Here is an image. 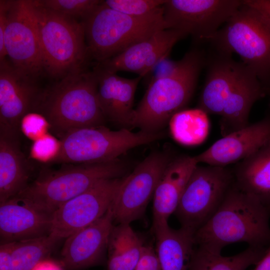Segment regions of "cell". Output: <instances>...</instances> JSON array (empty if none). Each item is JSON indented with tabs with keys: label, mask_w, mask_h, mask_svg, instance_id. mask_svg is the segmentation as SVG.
<instances>
[{
	"label": "cell",
	"mask_w": 270,
	"mask_h": 270,
	"mask_svg": "<svg viewBox=\"0 0 270 270\" xmlns=\"http://www.w3.org/2000/svg\"><path fill=\"white\" fill-rule=\"evenodd\" d=\"M270 208L234 182L214 215L194 234L195 244L221 253L226 246L244 242L249 246H270Z\"/></svg>",
	"instance_id": "cell-1"
},
{
	"label": "cell",
	"mask_w": 270,
	"mask_h": 270,
	"mask_svg": "<svg viewBox=\"0 0 270 270\" xmlns=\"http://www.w3.org/2000/svg\"><path fill=\"white\" fill-rule=\"evenodd\" d=\"M43 114L60 138L76 129L104 126L94 70L72 74L42 91L36 111Z\"/></svg>",
	"instance_id": "cell-2"
},
{
	"label": "cell",
	"mask_w": 270,
	"mask_h": 270,
	"mask_svg": "<svg viewBox=\"0 0 270 270\" xmlns=\"http://www.w3.org/2000/svg\"><path fill=\"white\" fill-rule=\"evenodd\" d=\"M206 62L202 51L192 50L168 75L150 81L134 109L133 128L148 132L162 131L172 116L190 102Z\"/></svg>",
	"instance_id": "cell-3"
},
{
	"label": "cell",
	"mask_w": 270,
	"mask_h": 270,
	"mask_svg": "<svg viewBox=\"0 0 270 270\" xmlns=\"http://www.w3.org/2000/svg\"><path fill=\"white\" fill-rule=\"evenodd\" d=\"M33 2L44 72L58 80L85 70L90 58L84 22Z\"/></svg>",
	"instance_id": "cell-4"
},
{
	"label": "cell",
	"mask_w": 270,
	"mask_h": 270,
	"mask_svg": "<svg viewBox=\"0 0 270 270\" xmlns=\"http://www.w3.org/2000/svg\"><path fill=\"white\" fill-rule=\"evenodd\" d=\"M83 22L90 58L98 62L166 28L163 6L150 14L133 16L108 7L103 0Z\"/></svg>",
	"instance_id": "cell-5"
},
{
	"label": "cell",
	"mask_w": 270,
	"mask_h": 270,
	"mask_svg": "<svg viewBox=\"0 0 270 270\" xmlns=\"http://www.w3.org/2000/svg\"><path fill=\"white\" fill-rule=\"evenodd\" d=\"M218 52L238 54L268 90L270 88V18L242 6L209 40Z\"/></svg>",
	"instance_id": "cell-6"
},
{
	"label": "cell",
	"mask_w": 270,
	"mask_h": 270,
	"mask_svg": "<svg viewBox=\"0 0 270 270\" xmlns=\"http://www.w3.org/2000/svg\"><path fill=\"white\" fill-rule=\"evenodd\" d=\"M126 164L119 158L86 164H66L42 174L18 195L53 213L60 206L100 181L127 174Z\"/></svg>",
	"instance_id": "cell-7"
},
{
	"label": "cell",
	"mask_w": 270,
	"mask_h": 270,
	"mask_svg": "<svg viewBox=\"0 0 270 270\" xmlns=\"http://www.w3.org/2000/svg\"><path fill=\"white\" fill-rule=\"evenodd\" d=\"M166 136L163 131L112 130L105 126L76 129L60 138L61 150L55 162L80 164L108 161L119 158L132 148Z\"/></svg>",
	"instance_id": "cell-8"
},
{
	"label": "cell",
	"mask_w": 270,
	"mask_h": 270,
	"mask_svg": "<svg viewBox=\"0 0 270 270\" xmlns=\"http://www.w3.org/2000/svg\"><path fill=\"white\" fill-rule=\"evenodd\" d=\"M234 182L227 166L197 165L174 212L181 227L194 234L216 212Z\"/></svg>",
	"instance_id": "cell-9"
},
{
	"label": "cell",
	"mask_w": 270,
	"mask_h": 270,
	"mask_svg": "<svg viewBox=\"0 0 270 270\" xmlns=\"http://www.w3.org/2000/svg\"><path fill=\"white\" fill-rule=\"evenodd\" d=\"M6 14L5 47L13 66L36 80L43 72L33 0H0Z\"/></svg>",
	"instance_id": "cell-10"
},
{
	"label": "cell",
	"mask_w": 270,
	"mask_h": 270,
	"mask_svg": "<svg viewBox=\"0 0 270 270\" xmlns=\"http://www.w3.org/2000/svg\"><path fill=\"white\" fill-rule=\"evenodd\" d=\"M242 4L239 0H166L164 20L166 28L209 42Z\"/></svg>",
	"instance_id": "cell-11"
},
{
	"label": "cell",
	"mask_w": 270,
	"mask_h": 270,
	"mask_svg": "<svg viewBox=\"0 0 270 270\" xmlns=\"http://www.w3.org/2000/svg\"><path fill=\"white\" fill-rule=\"evenodd\" d=\"M174 156L168 150L154 151L126 175L112 205L114 222L130 224L142 215L164 170Z\"/></svg>",
	"instance_id": "cell-12"
},
{
	"label": "cell",
	"mask_w": 270,
	"mask_h": 270,
	"mask_svg": "<svg viewBox=\"0 0 270 270\" xmlns=\"http://www.w3.org/2000/svg\"><path fill=\"white\" fill-rule=\"evenodd\" d=\"M126 175L102 180L60 206L52 213L50 234L66 238L102 217L112 206Z\"/></svg>",
	"instance_id": "cell-13"
},
{
	"label": "cell",
	"mask_w": 270,
	"mask_h": 270,
	"mask_svg": "<svg viewBox=\"0 0 270 270\" xmlns=\"http://www.w3.org/2000/svg\"><path fill=\"white\" fill-rule=\"evenodd\" d=\"M35 80L6 59L0 62V128L19 132L22 118L36 111L42 91Z\"/></svg>",
	"instance_id": "cell-14"
},
{
	"label": "cell",
	"mask_w": 270,
	"mask_h": 270,
	"mask_svg": "<svg viewBox=\"0 0 270 270\" xmlns=\"http://www.w3.org/2000/svg\"><path fill=\"white\" fill-rule=\"evenodd\" d=\"M186 36L177 30L162 29L118 54L98 64L112 72H132L142 78L166 58L174 45Z\"/></svg>",
	"instance_id": "cell-15"
},
{
	"label": "cell",
	"mask_w": 270,
	"mask_h": 270,
	"mask_svg": "<svg viewBox=\"0 0 270 270\" xmlns=\"http://www.w3.org/2000/svg\"><path fill=\"white\" fill-rule=\"evenodd\" d=\"M270 145V114L244 128L222 136L194 156L198 164L226 166L237 163Z\"/></svg>",
	"instance_id": "cell-16"
},
{
	"label": "cell",
	"mask_w": 270,
	"mask_h": 270,
	"mask_svg": "<svg viewBox=\"0 0 270 270\" xmlns=\"http://www.w3.org/2000/svg\"><path fill=\"white\" fill-rule=\"evenodd\" d=\"M52 213L16 195L0 202V234L3 242H15L50 234Z\"/></svg>",
	"instance_id": "cell-17"
},
{
	"label": "cell",
	"mask_w": 270,
	"mask_h": 270,
	"mask_svg": "<svg viewBox=\"0 0 270 270\" xmlns=\"http://www.w3.org/2000/svg\"><path fill=\"white\" fill-rule=\"evenodd\" d=\"M114 222L112 206L98 220L66 238L61 252L62 266L76 270L98 264L108 249Z\"/></svg>",
	"instance_id": "cell-18"
},
{
	"label": "cell",
	"mask_w": 270,
	"mask_h": 270,
	"mask_svg": "<svg viewBox=\"0 0 270 270\" xmlns=\"http://www.w3.org/2000/svg\"><path fill=\"white\" fill-rule=\"evenodd\" d=\"M98 80V98L106 120L120 128H133L135 92L142 78L120 76L98 64L94 68Z\"/></svg>",
	"instance_id": "cell-19"
},
{
	"label": "cell",
	"mask_w": 270,
	"mask_h": 270,
	"mask_svg": "<svg viewBox=\"0 0 270 270\" xmlns=\"http://www.w3.org/2000/svg\"><path fill=\"white\" fill-rule=\"evenodd\" d=\"M198 108L208 114L220 116L224 106L249 66L234 60L231 55L216 52L208 62Z\"/></svg>",
	"instance_id": "cell-20"
},
{
	"label": "cell",
	"mask_w": 270,
	"mask_h": 270,
	"mask_svg": "<svg viewBox=\"0 0 270 270\" xmlns=\"http://www.w3.org/2000/svg\"><path fill=\"white\" fill-rule=\"evenodd\" d=\"M198 163L194 156H175L169 162L153 196L152 228L168 224L174 212L187 182Z\"/></svg>",
	"instance_id": "cell-21"
},
{
	"label": "cell",
	"mask_w": 270,
	"mask_h": 270,
	"mask_svg": "<svg viewBox=\"0 0 270 270\" xmlns=\"http://www.w3.org/2000/svg\"><path fill=\"white\" fill-rule=\"evenodd\" d=\"M18 134L0 128V202L18 195L28 184L30 166L21 150Z\"/></svg>",
	"instance_id": "cell-22"
},
{
	"label": "cell",
	"mask_w": 270,
	"mask_h": 270,
	"mask_svg": "<svg viewBox=\"0 0 270 270\" xmlns=\"http://www.w3.org/2000/svg\"><path fill=\"white\" fill-rule=\"evenodd\" d=\"M268 90L254 72L250 68L224 106L220 120L222 136L249 124L252 106L266 96Z\"/></svg>",
	"instance_id": "cell-23"
},
{
	"label": "cell",
	"mask_w": 270,
	"mask_h": 270,
	"mask_svg": "<svg viewBox=\"0 0 270 270\" xmlns=\"http://www.w3.org/2000/svg\"><path fill=\"white\" fill-rule=\"evenodd\" d=\"M153 230L160 270H188L195 249L194 234L182 227L173 229L168 224Z\"/></svg>",
	"instance_id": "cell-24"
},
{
	"label": "cell",
	"mask_w": 270,
	"mask_h": 270,
	"mask_svg": "<svg viewBox=\"0 0 270 270\" xmlns=\"http://www.w3.org/2000/svg\"><path fill=\"white\" fill-rule=\"evenodd\" d=\"M232 170L236 186L270 208V145L236 163Z\"/></svg>",
	"instance_id": "cell-25"
},
{
	"label": "cell",
	"mask_w": 270,
	"mask_h": 270,
	"mask_svg": "<svg viewBox=\"0 0 270 270\" xmlns=\"http://www.w3.org/2000/svg\"><path fill=\"white\" fill-rule=\"evenodd\" d=\"M144 246L130 224L114 226L108 245V270H134Z\"/></svg>",
	"instance_id": "cell-26"
},
{
	"label": "cell",
	"mask_w": 270,
	"mask_h": 270,
	"mask_svg": "<svg viewBox=\"0 0 270 270\" xmlns=\"http://www.w3.org/2000/svg\"><path fill=\"white\" fill-rule=\"evenodd\" d=\"M268 248L249 246L230 256L198 247L194 249L188 270H246L256 264Z\"/></svg>",
	"instance_id": "cell-27"
},
{
	"label": "cell",
	"mask_w": 270,
	"mask_h": 270,
	"mask_svg": "<svg viewBox=\"0 0 270 270\" xmlns=\"http://www.w3.org/2000/svg\"><path fill=\"white\" fill-rule=\"evenodd\" d=\"M170 134L178 143L187 146L200 144L210 129L208 114L200 108L184 109L173 115L168 124Z\"/></svg>",
	"instance_id": "cell-28"
},
{
	"label": "cell",
	"mask_w": 270,
	"mask_h": 270,
	"mask_svg": "<svg viewBox=\"0 0 270 270\" xmlns=\"http://www.w3.org/2000/svg\"><path fill=\"white\" fill-rule=\"evenodd\" d=\"M60 240L50 234L16 242L12 254L13 270H32L40 262L49 258Z\"/></svg>",
	"instance_id": "cell-29"
},
{
	"label": "cell",
	"mask_w": 270,
	"mask_h": 270,
	"mask_svg": "<svg viewBox=\"0 0 270 270\" xmlns=\"http://www.w3.org/2000/svg\"><path fill=\"white\" fill-rule=\"evenodd\" d=\"M40 6L62 15L83 21L102 0H35Z\"/></svg>",
	"instance_id": "cell-30"
},
{
	"label": "cell",
	"mask_w": 270,
	"mask_h": 270,
	"mask_svg": "<svg viewBox=\"0 0 270 270\" xmlns=\"http://www.w3.org/2000/svg\"><path fill=\"white\" fill-rule=\"evenodd\" d=\"M166 0H106L103 4L122 13L133 16L150 14L163 6Z\"/></svg>",
	"instance_id": "cell-31"
},
{
	"label": "cell",
	"mask_w": 270,
	"mask_h": 270,
	"mask_svg": "<svg viewBox=\"0 0 270 270\" xmlns=\"http://www.w3.org/2000/svg\"><path fill=\"white\" fill-rule=\"evenodd\" d=\"M62 148L60 140L48 133L33 142L30 150V157L41 163H54Z\"/></svg>",
	"instance_id": "cell-32"
},
{
	"label": "cell",
	"mask_w": 270,
	"mask_h": 270,
	"mask_svg": "<svg viewBox=\"0 0 270 270\" xmlns=\"http://www.w3.org/2000/svg\"><path fill=\"white\" fill-rule=\"evenodd\" d=\"M50 128L47 118L36 112H28L22 118L20 122V130L33 142L48 133Z\"/></svg>",
	"instance_id": "cell-33"
},
{
	"label": "cell",
	"mask_w": 270,
	"mask_h": 270,
	"mask_svg": "<svg viewBox=\"0 0 270 270\" xmlns=\"http://www.w3.org/2000/svg\"><path fill=\"white\" fill-rule=\"evenodd\" d=\"M134 270H160L154 248L144 245L142 257Z\"/></svg>",
	"instance_id": "cell-34"
},
{
	"label": "cell",
	"mask_w": 270,
	"mask_h": 270,
	"mask_svg": "<svg viewBox=\"0 0 270 270\" xmlns=\"http://www.w3.org/2000/svg\"><path fill=\"white\" fill-rule=\"evenodd\" d=\"M15 242H2L0 244V270H13L12 254Z\"/></svg>",
	"instance_id": "cell-35"
},
{
	"label": "cell",
	"mask_w": 270,
	"mask_h": 270,
	"mask_svg": "<svg viewBox=\"0 0 270 270\" xmlns=\"http://www.w3.org/2000/svg\"><path fill=\"white\" fill-rule=\"evenodd\" d=\"M176 63L177 62H172L166 58L162 60L152 70H154L150 81L168 75L174 70Z\"/></svg>",
	"instance_id": "cell-36"
},
{
	"label": "cell",
	"mask_w": 270,
	"mask_h": 270,
	"mask_svg": "<svg viewBox=\"0 0 270 270\" xmlns=\"http://www.w3.org/2000/svg\"><path fill=\"white\" fill-rule=\"evenodd\" d=\"M6 19L4 8L0 4V62L5 60L7 56L4 42Z\"/></svg>",
	"instance_id": "cell-37"
},
{
	"label": "cell",
	"mask_w": 270,
	"mask_h": 270,
	"mask_svg": "<svg viewBox=\"0 0 270 270\" xmlns=\"http://www.w3.org/2000/svg\"><path fill=\"white\" fill-rule=\"evenodd\" d=\"M244 2L261 12L270 18V0H244Z\"/></svg>",
	"instance_id": "cell-38"
},
{
	"label": "cell",
	"mask_w": 270,
	"mask_h": 270,
	"mask_svg": "<svg viewBox=\"0 0 270 270\" xmlns=\"http://www.w3.org/2000/svg\"><path fill=\"white\" fill-rule=\"evenodd\" d=\"M32 270H63V266L60 264L47 258L40 262Z\"/></svg>",
	"instance_id": "cell-39"
},
{
	"label": "cell",
	"mask_w": 270,
	"mask_h": 270,
	"mask_svg": "<svg viewBox=\"0 0 270 270\" xmlns=\"http://www.w3.org/2000/svg\"><path fill=\"white\" fill-rule=\"evenodd\" d=\"M253 270H270V246Z\"/></svg>",
	"instance_id": "cell-40"
},
{
	"label": "cell",
	"mask_w": 270,
	"mask_h": 270,
	"mask_svg": "<svg viewBox=\"0 0 270 270\" xmlns=\"http://www.w3.org/2000/svg\"></svg>",
	"instance_id": "cell-41"
}]
</instances>
